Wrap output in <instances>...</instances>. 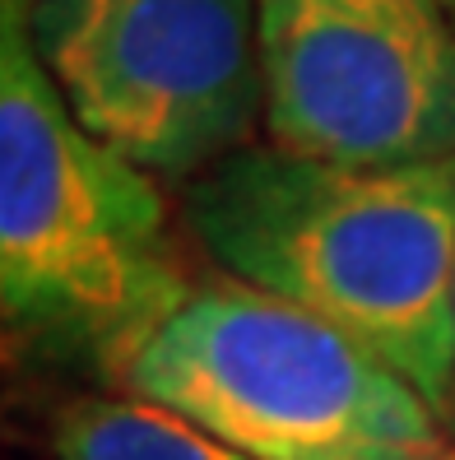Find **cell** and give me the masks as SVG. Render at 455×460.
Wrapping results in <instances>:
<instances>
[{
	"label": "cell",
	"mask_w": 455,
	"mask_h": 460,
	"mask_svg": "<svg viewBox=\"0 0 455 460\" xmlns=\"http://www.w3.org/2000/svg\"><path fill=\"white\" fill-rule=\"evenodd\" d=\"M29 33L79 126L158 181L191 186L260 126L256 0H29Z\"/></svg>",
	"instance_id": "277c9868"
},
{
	"label": "cell",
	"mask_w": 455,
	"mask_h": 460,
	"mask_svg": "<svg viewBox=\"0 0 455 460\" xmlns=\"http://www.w3.org/2000/svg\"><path fill=\"white\" fill-rule=\"evenodd\" d=\"M433 5L446 14V23H451V29H455V0H433Z\"/></svg>",
	"instance_id": "52a82bcc"
},
{
	"label": "cell",
	"mask_w": 455,
	"mask_h": 460,
	"mask_svg": "<svg viewBox=\"0 0 455 460\" xmlns=\"http://www.w3.org/2000/svg\"><path fill=\"white\" fill-rule=\"evenodd\" d=\"M57 460H247L205 428L140 395H79L51 423Z\"/></svg>",
	"instance_id": "8992f818"
},
{
	"label": "cell",
	"mask_w": 455,
	"mask_h": 460,
	"mask_svg": "<svg viewBox=\"0 0 455 460\" xmlns=\"http://www.w3.org/2000/svg\"><path fill=\"white\" fill-rule=\"evenodd\" d=\"M260 126L344 168L455 158V29L433 0H256Z\"/></svg>",
	"instance_id": "5b68a950"
},
{
	"label": "cell",
	"mask_w": 455,
	"mask_h": 460,
	"mask_svg": "<svg viewBox=\"0 0 455 460\" xmlns=\"http://www.w3.org/2000/svg\"><path fill=\"white\" fill-rule=\"evenodd\" d=\"M121 391L247 460H442L446 423L395 367L302 307L209 279L126 363Z\"/></svg>",
	"instance_id": "3957f363"
},
{
	"label": "cell",
	"mask_w": 455,
	"mask_h": 460,
	"mask_svg": "<svg viewBox=\"0 0 455 460\" xmlns=\"http://www.w3.org/2000/svg\"><path fill=\"white\" fill-rule=\"evenodd\" d=\"M451 428H455V410H451Z\"/></svg>",
	"instance_id": "9c48e42d"
},
{
	"label": "cell",
	"mask_w": 455,
	"mask_h": 460,
	"mask_svg": "<svg viewBox=\"0 0 455 460\" xmlns=\"http://www.w3.org/2000/svg\"><path fill=\"white\" fill-rule=\"evenodd\" d=\"M181 219L223 279L349 335L451 428L455 158L344 168L247 145L186 186Z\"/></svg>",
	"instance_id": "6da1fadb"
},
{
	"label": "cell",
	"mask_w": 455,
	"mask_h": 460,
	"mask_svg": "<svg viewBox=\"0 0 455 460\" xmlns=\"http://www.w3.org/2000/svg\"><path fill=\"white\" fill-rule=\"evenodd\" d=\"M442 460H455V451H446V456H442Z\"/></svg>",
	"instance_id": "ba28073f"
},
{
	"label": "cell",
	"mask_w": 455,
	"mask_h": 460,
	"mask_svg": "<svg viewBox=\"0 0 455 460\" xmlns=\"http://www.w3.org/2000/svg\"><path fill=\"white\" fill-rule=\"evenodd\" d=\"M191 288L158 177L79 126L29 0H0V335L47 367L121 382Z\"/></svg>",
	"instance_id": "7a4b0ae2"
}]
</instances>
